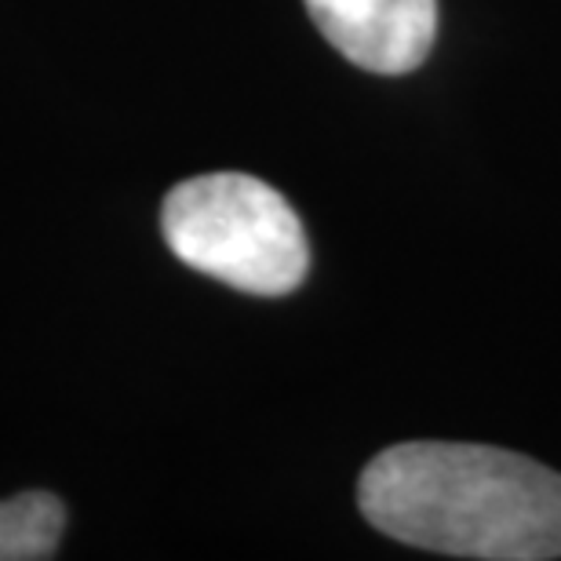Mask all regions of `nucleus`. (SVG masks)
Segmentation results:
<instances>
[{"instance_id": "obj_1", "label": "nucleus", "mask_w": 561, "mask_h": 561, "mask_svg": "<svg viewBox=\"0 0 561 561\" xmlns=\"http://www.w3.org/2000/svg\"><path fill=\"white\" fill-rule=\"evenodd\" d=\"M357 507L398 543L448 558H561V474L492 445L405 442L357 481Z\"/></svg>"}, {"instance_id": "obj_2", "label": "nucleus", "mask_w": 561, "mask_h": 561, "mask_svg": "<svg viewBox=\"0 0 561 561\" xmlns=\"http://www.w3.org/2000/svg\"><path fill=\"white\" fill-rule=\"evenodd\" d=\"M161 230L175 260L252 296H285L310 266V244L291 205L244 172L194 175L172 186Z\"/></svg>"}, {"instance_id": "obj_3", "label": "nucleus", "mask_w": 561, "mask_h": 561, "mask_svg": "<svg viewBox=\"0 0 561 561\" xmlns=\"http://www.w3.org/2000/svg\"><path fill=\"white\" fill-rule=\"evenodd\" d=\"M313 26L346 62L401 77L431 55L437 0H302Z\"/></svg>"}, {"instance_id": "obj_4", "label": "nucleus", "mask_w": 561, "mask_h": 561, "mask_svg": "<svg viewBox=\"0 0 561 561\" xmlns=\"http://www.w3.org/2000/svg\"><path fill=\"white\" fill-rule=\"evenodd\" d=\"M66 507L51 492H22L0 503V561H41L59 551Z\"/></svg>"}]
</instances>
